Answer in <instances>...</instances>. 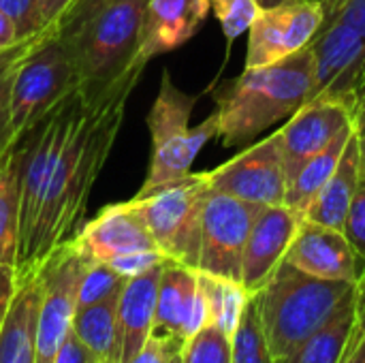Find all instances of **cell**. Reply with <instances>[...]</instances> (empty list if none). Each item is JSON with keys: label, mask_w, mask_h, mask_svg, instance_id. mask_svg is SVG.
I'll use <instances>...</instances> for the list:
<instances>
[{"label": "cell", "mask_w": 365, "mask_h": 363, "mask_svg": "<svg viewBox=\"0 0 365 363\" xmlns=\"http://www.w3.org/2000/svg\"><path fill=\"white\" fill-rule=\"evenodd\" d=\"M19 227V152L15 141L0 154V265L17 267Z\"/></svg>", "instance_id": "22"}, {"label": "cell", "mask_w": 365, "mask_h": 363, "mask_svg": "<svg viewBox=\"0 0 365 363\" xmlns=\"http://www.w3.org/2000/svg\"><path fill=\"white\" fill-rule=\"evenodd\" d=\"M75 0H41V13H43V21L45 26H53L60 21V17L68 11V6Z\"/></svg>", "instance_id": "40"}, {"label": "cell", "mask_w": 365, "mask_h": 363, "mask_svg": "<svg viewBox=\"0 0 365 363\" xmlns=\"http://www.w3.org/2000/svg\"><path fill=\"white\" fill-rule=\"evenodd\" d=\"M165 261H169V259L160 250H141V252L115 257V259L107 261V265H111L124 278H135V276H141V274L150 272L152 267L165 263Z\"/></svg>", "instance_id": "35"}, {"label": "cell", "mask_w": 365, "mask_h": 363, "mask_svg": "<svg viewBox=\"0 0 365 363\" xmlns=\"http://www.w3.org/2000/svg\"><path fill=\"white\" fill-rule=\"evenodd\" d=\"M169 363H182V353H178V355H175V357H173Z\"/></svg>", "instance_id": "47"}, {"label": "cell", "mask_w": 365, "mask_h": 363, "mask_svg": "<svg viewBox=\"0 0 365 363\" xmlns=\"http://www.w3.org/2000/svg\"><path fill=\"white\" fill-rule=\"evenodd\" d=\"M314 86L310 45L276 64L244 68L216 92L218 139L227 148L244 145L272 124L304 107Z\"/></svg>", "instance_id": "3"}, {"label": "cell", "mask_w": 365, "mask_h": 363, "mask_svg": "<svg viewBox=\"0 0 365 363\" xmlns=\"http://www.w3.org/2000/svg\"><path fill=\"white\" fill-rule=\"evenodd\" d=\"M325 19L355 28L365 39V0H321Z\"/></svg>", "instance_id": "34"}, {"label": "cell", "mask_w": 365, "mask_h": 363, "mask_svg": "<svg viewBox=\"0 0 365 363\" xmlns=\"http://www.w3.org/2000/svg\"><path fill=\"white\" fill-rule=\"evenodd\" d=\"M344 235L355 248L357 257L365 263V167L361 160V180L357 186V193L353 197V203L349 208L346 220H344Z\"/></svg>", "instance_id": "32"}, {"label": "cell", "mask_w": 365, "mask_h": 363, "mask_svg": "<svg viewBox=\"0 0 365 363\" xmlns=\"http://www.w3.org/2000/svg\"><path fill=\"white\" fill-rule=\"evenodd\" d=\"M359 321V293L297 353L291 363H340L346 342Z\"/></svg>", "instance_id": "25"}, {"label": "cell", "mask_w": 365, "mask_h": 363, "mask_svg": "<svg viewBox=\"0 0 365 363\" xmlns=\"http://www.w3.org/2000/svg\"><path fill=\"white\" fill-rule=\"evenodd\" d=\"M79 79L58 26H49L17 60L11 86V139L17 141L28 128L51 113L77 92Z\"/></svg>", "instance_id": "6"}, {"label": "cell", "mask_w": 365, "mask_h": 363, "mask_svg": "<svg viewBox=\"0 0 365 363\" xmlns=\"http://www.w3.org/2000/svg\"><path fill=\"white\" fill-rule=\"evenodd\" d=\"M359 180H361V148H359V135L355 128L336 171L319 190V195L312 199L306 212V220L342 231L349 208L357 193Z\"/></svg>", "instance_id": "21"}, {"label": "cell", "mask_w": 365, "mask_h": 363, "mask_svg": "<svg viewBox=\"0 0 365 363\" xmlns=\"http://www.w3.org/2000/svg\"><path fill=\"white\" fill-rule=\"evenodd\" d=\"M0 9L15 24L21 41L47 30L41 13V0H0Z\"/></svg>", "instance_id": "31"}, {"label": "cell", "mask_w": 365, "mask_h": 363, "mask_svg": "<svg viewBox=\"0 0 365 363\" xmlns=\"http://www.w3.org/2000/svg\"><path fill=\"white\" fill-rule=\"evenodd\" d=\"M88 261L68 240L41 267L43 297L36 323L34 363H53L60 344L73 327L77 295Z\"/></svg>", "instance_id": "10"}, {"label": "cell", "mask_w": 365, "mask_h": 363, "mask_svg": "<svg viewBox=\"0 0 365 363\" xmlns=\"http://www.w3.org/2000/svg\"><path fill=\"white\" fill-rule=\"evenodd\" d=\"M314 86L308 101L346 105L353 113L365 86V39L351 26L323 21L310 41Z\"/></svg>", "instance_id": "9"}, {"label": "cell", "mask_w": 365, "mask_h": 363, "mask_svg": "<svg viewBox=\"0 0 365 363\" xmlns=\"http://www.w3.org/2000/svg\"><path fill=\"white\" fill-rule=\"evenodd\" d=\"M359 312H361V319H364L365 325V276L359 282Z\"/></svg>", "instance_id": "44"}, {"label": "cell", "mask_w": 365, "mask_h": 363, "mask_svg": "<svg viewBox=\"0 0 365 363\" xmlns=\"http://www.w3.org/2000/svg\"><path fill=\"white\" fill-rule=\"evenodd\" d=\"M293 267L325 280L361 282L365 263L346 240L344 231L304 220L287 257Z\"/></svg>", "instance_id": "17"}, {"label": "cell", "mask_w": 365, "mask_h": 363, "mask_svg": "<svg viewBox=\"0 0 365 363\" xmlns=\"http://www.w3.org/2000/svg\"><path fill=\"white\" fill-rule=\"evenodd\" d=\"M165 263L141 276L128 278L120 293L115 317V363L130 362L152 336L158 282Z\"/></svg>", "instance_id": "19"}, {"label": "cell", "mask_w": 365, "mask_h": 363, "mask_svg": "<svg viewBox=\"0 0 365 363\" xmlns=\"http://www.w3.org/2000/svg\"><path fill=\"white\" fill-rule=\"evenodd\" d=\"M71 242L88 263H107L122 255L158 250L143 214L133 199L105 205L92 220L83 223L75 231Z\"/></svg>", "instance_id": "13"}, {"label": "cell", "mask_w": 365, "mask_h": 363, "mask_svg": "<svg viewBox=\"0 0 365 363\" xmlns=\"http://www.w3.org/2000/svg\"><path fill=\"white\" fill-rule=\"evenodd\" d=\"M128 96L120 94L96 109L83 105L79 111L51 163L36 223L19 248V280L38 272L81 227L92 186L118 139Z\"/></svg>", "instance_id": "1"}, {"label": "cell", "mask_w": 365, "mask_h": 363, "mask_svg": "<svg viewBox=\"0 0 365 363\" xmlns=\"http://www.w3.org/2000/svg\"><path fill=\"white\" fill-rule=\"evenodd\" d=\"M304 220L289 205H269L259 212L246 242L242 265V287L248 295L259 293L280 267Z\"/></svg>", "instance_id": "15"}, {"label": "cell", "mask_w": 365, "mask_h": 363, "mask_svg": "<svg viewBox=\"0 0 365 363\" xmlns=\"http://www.w3.org/2000/svg\"><path fill=\"white\" fill-rule=\"evenodd\" d=\"M212 9L231 47L237 36L250 30L261 6L257 0H212Z\"/></svg>", "instance_id": "30"}, {"label": "cell", "mask_w": 365, "mask_h": 363, "mask_svg": "<svg viewBox=\"0 0 365 363\" xmlns=\"http://www.w3.org/2000/svg\"><path fill=\"white\" fill-rule=\"evenodd\" d=\"M355 128L365 135V86L359 94V101H357V109H355Z\"/></svg>", "instance_id": "42"}, {"label": "cell", "mask_w": 365, "mask_h": 363, "mask_svg": "<svg viewBox=\"0 0 365 363\" xmlns=\"http://www.w3.org/2000/svg\"><path fill=\"white\" fill-rule=\"evenodd\" d=\"M184 342L167 336H150L143 349L128 363H169L178 353H182Z\"/></svg>", "instance_id": "36"}, {"label": "cell", "mask_w": 365, "mask_h": 363, "mask_svg": "<svg viewBox=\"0 0 365 363\" xmlns=\"http://www.w3.org/2000/svg\"><path fill=\"white\" fill-rule=\"evenodd\" d=\"M53 363H96L92 353L88 351V347L75 336L73 327L71 332L66 334L64 342L60 344L58 353H56V359Z\"/></svg>", "instance_id": "37"}, {"label": "cell", "mask_w": 365, "mask_h": 363, "mask_svg": "<svg viewBox=\"0 0 365 363\" xmlns=\"http://www.w3.org/2000/svg\"><path fill=\"white\" fill-rule=\"evenodd\" d=\"M120 293L94 306L77 308L73 319L75 336L88 347L96 363H115V317Z\"/></svg>", "instance_id": "24"}, {"label": "cell", "mask_w": 365, "mask_h": 363, "mask_svg": "<svg viewBox=\"0 0 365 363\" xmlns=\"http://www.w3.org/2000/svg\"><path fill=\"white\" fill-rule=\"evenodd\" d=\"M43 297L41 270L19 280L0 332V363H34L36 323Z\"/></svg>", "instance_id": "20"}, {"label": "cell", "mask_w": 365, "mask_h": 363, "mask_svg": "<svg viewBox=\"0 0 365 363\" xmlns=\"http://www.w3.org/2000/svg\"><path fill=\"white\" fill-rule=\"evenodd\" d=\"M26 41V39H24ZM21 43V39H19V34H17V28H15V24L9 19V15L0 9V51H6V49H11V47H15V45H19Z\"/></svg>", "instance_id": "41"}, {"label": "cell", "mask_w": 365, "mask_h": 363, "mask_svg": "<svg viewBox=\"0 0 365 363\" xmlns=\"http://www.w3.org/2000/svg\"><path fill=\"white\" fill-rule=\"evenodd\" d=\"M357 135H359V148H361V160H364V167H365V135H361L359 131H357Z\"/></svg>", "instance_id": "46"}, {"label": "cell", "mask_w": 365, "mask_h": 363, "mask_svg": "<svg viewBox=\"0 0 365 363\" xmlns=\"http://www.w3.org/2000/svg\"><path fill=\"white\" fill-rule=\"evenodd\" d=\"M145 6L148 0H75L56 24L88 109L135 90L148 64L139 53Z\"/></svg>", "instance_id": "2"}, {"label": "cell", "mask_w": 365, "mask_h": 363, "mask_svg": "<svg viewBox=\"0 0 365 363\" xmlns=\"http://www.w3.org/2000/svg\"><path fill=\"white\" fill-rule=\"evenodd\" d=\"M17 287H19L17 267L0 265V332H2V325H4V321H6L11 302H13V297H15V293H17Z\"/></svg>", "instance_id": "38"}, {"label": "cell", "mask_w": 365, "mask_h": 363, "mask_svg": "<svg viewBox=\"0 0 365 363\" xmlns=\"http://www.w3.org/2000/svg\"><path fill=\"white\" fill-rule=\"evenodd\" d=\"M231 363H276L261 325L255 295L248 297L240 323L231 334Z\"/></svg>", "instance_id": "27"}, {"label": "cell", "mask_w": 365, "mask_h": 363, "mask_svg": "<svg viewBox=\"0 0 365 363\" xmlns=\"http://www.w3.org/2000/svg\"><path fill=\"white\" fill-rule=\"evenodd\" d=\"M205 323L207 306L199 272L182 263L167 261L158 282L152 336H167L186 342Z\"/></svg>", "instance_id": "16"}, {"label": "cell", "mask_w": 365, "mask_h": 363, "mask_svg": "<svg viewBox=\"0 0 365 363\" xmlns=\"http://www.w3.org/2000/svg\"><path fill=\"white\" fill-rule=\"evenodd\" d=\"M212 0H148L141 28V58L173 51L190 41L205 24Z\"/></svg>", "instance_id": "18"}, {"label": "cell", "mask_w": 365, "mask_h": 363, "mask_svg": "<svg viewBox=\"0 0 365 363\" xmlns=\"http://www.w3.org/2000/svg\"><path fill=\"white\" fill-rule=\"evenodd\" d=\"M197 96L180 90L171 73L165 71L156 101L148 113V128L152 137V158L145 182L137 195H145L158 186L171 184L190 173V167L203 145L218 137L216 111L199 126L190 128Z\"/></svg>", "instance_id": "5"}, {"label": "cell", "mask_w": 365, "mask_h": 363, "mask_svg": "<svg viewBox=\"0 0 365 363\" xmlns=\"http://www.w3.org/2000/svg\"><path fill=\"white\" fill-rule=\"evenodd\" d=\"M128 278L120 276L111 265L103 261H90L86 265L81 285H79V295H77V308L94 306L98 302H105L118 293H122L124 285Z\"/></svg>", "instance_id": "29"}, {"label": "cell", "mask_w": 365, "mask_h": 363, "mask_svg": "<svg viewBox=\"0 0 365 363\" xmlns=\"http://www.w3.org/2000/svg\"><path fill=\"white\" fill-rule=\"evenodd\" d=\"M325 19L321 0H287L259 9L248 30L244 68L276 64L310 45Z\"/></svg>", "instance_id": "11"}, {"label": "cell", "mask_w": 365, "mask_h": 363, "mask_svg": "<svg viewBox=\"0 0 365 363\" xmlns=\"http://www.w3.org/2000/svg\"><path fill=\"white\" fill-rule=\"evenodd\" d=\"M357 293L359 282L317 278L282 261L267 285L255 293L276 363L293 362Z\"/></svg>", "instance_id": "4"}, {"label": "cell", "mask_w": 365, "mask_h": 363, "mask_svg": "<svg viewBox=\"0 0 365 363\" xmlns=\"http://www.w3.org/2000/svg\"><path fill=\"white\" fill-rule=\"evenodd\" d=\"M43 32H45V30H43ZM36 36H38V34H36ZM36 36H30V39L21 41L19 45L11 47V49H6V51H0V64H4L6 60H11V58H15L17 53H21V51H24V49H26V47H28V45H30V43H32V41H34Z\"/></svg>", "instance_id": "43"}, {"label": "cell", "mask_w": 365, "mask_h": 363, "mask_svg": "<svg viewBox=\"0 0 365 363\" xmlns=\"http://www.w3.org/2000/svg\"><path fill=\"white\" fill-rule=\"evenodd\" d=\"M257 2L263 9V6H274V4H280V2H287V0H257Z\"/></svg>", "instance_id": "45"}, {"label": "cell", "mask_w": 365, "mask_h": 363, "mask_svg": "<svg viewBox=\"0 0 365 363\" xmlns=\"http://www.w3.org/2000/svg\"><path fill=\"white\" fill-rule=\"evenodd\" d=\"M210 190L205 173L190 171L171 184L133 197L156 248L169 261L182 263L190 270L199 267L201 220Z\"/></svg>", "instance_id": "7"}, {"label": "cell", "mask_w": 365, "mask_h": 363, "mask_svg": "<svg viewBox=\"0 0 365 363\" xmlns=\"http://www.w3.org/2000/svg\"><path fill=\"white\" fill-rule=\"evenodd\" d=\"M355 124V113L340 103L308 101L278 131L280 154L291 182L297 171L319 152H323L344 128Z\"/></svg>", "instance_id": "14"}, {"label": "cell", "mask_w": 365, "mask_h": 363, "mask_svg": "<svg viewBox=\"0 0 365 363\" xmlns=\"http://www.w3.org/2000/svg\"><path fill=\"white\" fill-rule=\"evenodd\" d=\"M199 282H201V291L205 295L207 323L220 327L227 334H233L250 295L246 293V289L240 282L214 278V276H207L201 272H199Z\"/></svg>", "instance_id": "26"}, {"label": "cell", "mask_w": 365, "mask_h": 363, "mask_svg": "<svg viewBox=\"0 0 365 363\" xmlns=\"http://www.w3.org/2000/svg\"><path fill=\"white\" fill-rule=\"evenodd\" d=\"M182 363H231V334L205 323L184 342Z\"/></svg>", "instance_id": "28"}, {"label": "cell", "mask_w": 365, "mask_h": 363, "mask_svg": "<svg viewBox=\"0 0 365 363\" xmlns=\"http://www.w3.org/2000/svg\"><path fill=\"white\" fill-rule=\"evenodd\" d=\"M212 190L259 205L287 203V171L280 154L278 133L246 148L212 171H203Z\"/></svg>", "instance_id": "12"}, {"label": "cell", "mask_w": 365, "mask_h": 363, "mask_svg": "<svg viewBox=\"0 0 365 363\" xmlns=\"http://www.w3.org/2000/svg\"><path fill=\"white\" fill-rule=\"evenodd\" d=\"M340 363H365V325L359 312V321L346 342V349L340 357Z\"/></svg>", "instance_id": "39"}, {"label": "cell", "mask_w": 365, "mask_h": 363, "mask_svg": "<svg viewBox=\"0 0 365 363\" xmlns=\"http://www.w3.org/2000/svg\"><path fill=\"white\" fill-rule=\"evenodd\" d=\"M41 36V34H38ZM36 36V39H38ZM34 39V41H36ZM32 41V43H34ZM30 43V45H32ZM30 45L21 51V53H17L15 58H11V60H6L4 64H0V154L11 145V143H15L13 139H11V131H9V122H11V86H13V77H15V64H17V60L30 49Z\"/></svg>", "instance_id": "33"}, {"label": "cell", "mask_w": 365, "mask_h": 363, "mask_svg": "<svg viewBox=\"0 0 365 363\" xmlns=\"http://www.w3.org/2000/svg\"><path fill=\"white\" fill-rule=\"evenodd\" d=\"M265 205L210 190L201 220V252L197 272L240 282L250 229Z\"/></svg>", "instance_id": "8"}, {"label": "cell", "mask_w": 365, "mask_h": 363, "mask_svg": "<svg viewBox=\"0 0 365 363\" xmlns=\"http://www.w3.org/2000/svg\"><path fill=\"white\" fill-rule=\"evenodd\" d=\"M355 133V124L344 128L323 152H319L317 156H312L299 171L297 175L289 182V188H287V203L291 210L299 212L304 218H306V212L312 203V199L319 195V190L325 186V182L331 178V173L336 171L342 154H344V148L349 143V139L353 137Z\"/></svg>", "instance_id": "23"}]
</instances>
